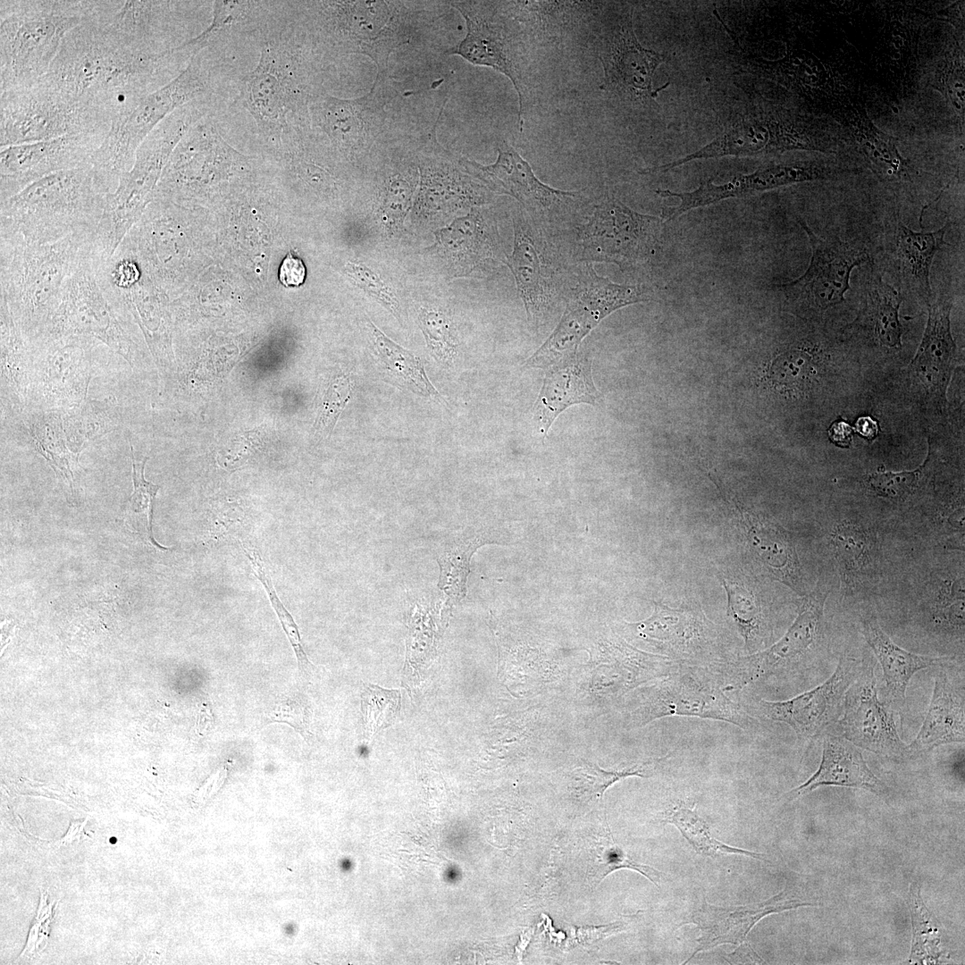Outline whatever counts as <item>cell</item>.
<instances>
[{
    "label": "cell",
    "mask_w": 965,
    "mask_h": 965,
    "mask_svg": "<svg viewBox=\"0 0 965 965\" xmlns=\"http://www.w3.org/2000/svg\"><path fill=\"white\" fill-rule=\"evenodd\" d=\"M188 59L191 57L182 50L157 55L138 53L86 21L67 33L41 79L113 123L167 84L164 76L172 68L186 67L183 62Z\"/></svg>",
    "instance_id": "obj_1"
},
{
    "label": "cell",
    "mask_w": 965,
    "mask_h": 965,
    "mask_svg": "<svg viewBox=\"0 0 965 965\" xmlns=\"http://www.w3.org/2000/svg\"><path fill=\"white\" fill-rule=\"evenodd\" d=\"M464 17L465 38L449 49L470 63L491 68L509 79L519 103L518 128L538 99L543 19L536 2L448 1ZM543 47V46H541Z\"/></svg>",
    "instance_id": "obj_2"
},
{
    "label": "cell",
    "mask_w": 965,
    "mask_h": 965,
    "mask_svg": "<svg viewBox=\"0 0 965 965\" xmlns=\"http://www.w3.org/2000/svg\"><path fill=\"white\" fill-rule=\"evenodd\" d=\"M95 232L36 245L1 239V298L29 343L46 331L67 280L93 254Z\"/></svg>",
    "instance_id": "obj_3"
},
{
    "label": "cell",
    "mask_w": 965,
    "mask_h": 965,
    "mask_svg": "<svg viewBox=\"0 0 965 965\" xmlns=\"http://www.w3.org/2000/svg\"><path fill=\"white\" fill-rule=\"evenodd\" d=\"M107 194L91 163L49 174L0 201L1 239L43 245L95 232Z\"/></svg>",
    "instance_id": "obj_4"
},
{
    "label": "cell",
    "mask_w": 965,
    "mask_h": 965,
    "mask_svg": "<svg viewBox=\"0 0 965 965\" xmlns=\"http://www.w3.org/2000/svg\"><path fill=\"white\" fill-rule=\"evenodd\" d=\"M92 0L0 1V93L43 77L62 41L86 21Z\"/></svg>",
    "instance_id": "obj_5"
},
{
    "label": "cell",
    "mask_w": 965,
    "mask_h": 965,
    "mask_svg": "<svg viewBox=\"0 0 965 965\" xmlns=\"http://www.w3.org/2000/svg\"><path fill=\"white\" fill-rule=\"evenodd\" d=\"M321 38L341 54L368 56L377 75H388L389 57L410 43L421 29L428 6L420 1L312 2Z\"/></svg>",
    "instance_id": "obj_6"
},
{
    "label": "cell",
    "mask_w": 965,
    "mask_h": 965,
    "mask_svg": "<svg viewBox=\"0 0 965 965\" xmlns=\"http://www.w3.org/2000/svg\"><path fill=\"white\" fill-rule=\"evenodd\" d=\"M841 143L825 121L783 108H758L739 115L701 148L668 164L644 170L662 172L700 159L759 156L802 150L836 153Z\"/></svg>",
    "instance_id": "obj_7"
},
{
    "label": "cell",
    "mask_w": 965,
    "mask_h": 965,
    "mask_svg": "<svg viewBox=\"0 0 965 965\" xmlns=\"http://www.w3.org/2000/svg\"><path fill=\"white\" fill-rule=\"evenodd\" d=\"M133 326L137 327L102 279L92 254L67 280L59 306L38 339L92 338L134 367L140 355V340Z\"/></svg>",
    "instance_id": "obj_8"
},
{
    "label": "cell",
    "mask_w": 965,
    "mask_h": 965,
    "mask_svg": "<svg viewBox=\"0 0 965 965\" xmlns=\"http://www.w3.org/2000/svg\"><path fill=\"white\" fill-rule=\"evenodd\" d=\"M206 86V76L196 55L179 75L113 122L91 159L96 179L105 192L116 189L121 175L132 167L136 151L148 134L178 108L202 96Z\"/></svg>",
    "instance_id": "obj_9"
},
{
    "label": "cell",
    "mask_w": 965,
    "mask_h": 965,
    "mask_svg": "<svg viewBox=\"0 0 965 965\" xmlns=\"http://www.w3.org/2000/svg\"><path fill=\"white\" fill-rule=\"evenodd\" d=\"M591 23L590 42L603 69L600 88L608 96L631 106L656 104L659 92L670 83L655 88L653 77L668 57L639 42L633 10H602Z\"/></svg>",
    "instance_id": "obj_10"
},
{
    "label": "cell",
    "mask_w": 965,
    "mask_h": 965,
    "mask_svg": "<svg viewBox=\"0 0 965 965\" xmlns=\"http://www.w3.org/2000/svg\"><path fill=\"white\" fill-rule=\"evenodd\" d=\"M667 717L718 720L746 732L753 731L758 724L746 708L726 694L709 667L687 666H680L642 690L628 724L641 727Z\"/></svg>",
    "instance_id": "obj_11"
},
{
    "label": "cell",
    "mask_w": 965,
    "mask_h": 965,
    "mask_svg": "<svg viewBox=\"0 0 965 965\" xmlns=\"http://www.w3.org/2000/svg\"><path fill=\"white\" fill-rule=\"evenodd\" d=\"M0 96V148L112 125L98 112L65 97L41 78Z\"/></svg>",
    "instance_id": "obj_12"
},
{
    "label": "cell",
    "mask_w": 965,
    "mask_h": 965,
    "mask_svg": "<svg viewBox=\"0 0 965 965\" xmlns=\"http://www.w3.org/2000/svg\"><path fill=\"white\" fill-rule=\"evenodd\" d=\"M99 343L83 336L42 338L30 342L33 367L25 410L63 414L85 401L94 351Z\"/></svg>",
    "instance_id": "obj_13"
},
{
    "label": "cell",
    "mask_w": 965,
    "mask_h": 965,
    "mask_svg": "<svg viewBox=\"0 0 965 965\" xmlns=\"http://www.w3.org/2000/svg\"><path fill=\"white\" fill-rule=\"evenodd\" d=\"M646 300L645 290L640 286L615 283L600 276L590 264L573 290L557 328L524 365L547 369L575 357L582 340L602 319L621 307Z\"/></svg>",
    "instance_id": "obj_14"
},
{
    "label": "cell",
    "mask_w": 965,
    "mask_h": 965,
    "mask_svg": "<svg viewBox=\"0 0 965 965\" xmlns=\"http://www.w3.org/2000/svg\"><path fill=\"white\" fill-rule=\"evenodd\" d=\"M825 600V593L807 596L787 632L770 647L713 666L724 690L732 692L798 674L800 664L821 640Z\"/></svg>",
    "instance_id": "obj_15"
},
{
    "label": "cell",
    "mask_w": 965,
    "mask_h": 965,
    "mask_svg": "<svg viewBox=\"0 0 965 965\" xmlns=\"http://www.w3.org/2000/svg\"><path fill=\"white\" fill-rule=\"evenodd\" d=\"M661 220L639 214L613 197H604L583 230V258L630 267L648 259L658 244Z\"/></svg>",
    "instance_id": "obj_16"
},
{
    "label": "cell",
    "mask_w": 965,
    "mask_h": 965,
    "mask_svg": "<svg viewBox=\"0 0 965 965\" xmlns=\"http://www.w3.org/2000/svg\"><path fill=\"white\" fill-rule=\"evenodd\" d=\"M389 76L377 75L363 96L343 99L328 94L309 95L312 123L338 149L355 154L370 149L382 139L389 125V93L383 86Z\"/></svg>",
    "instance_id": "obj_17"
},
{
    "label": "cell",
    "mask_w": 965,
    "mask_h": 965,
    "mask_svg": "<svg viewBox=\"0 0 965 965\" xmlns=\"http://www.w3.org/2000/svg\"><path fill=\"white\" fill-rule=\"evenodd\" d=\"M109 130L110 128H101L45 141L2 147L0 201L14 196L49 174L91 163Z\"/></svg>",
    "instance_id": "obj_18"
},
{
    "label": "cell",
    "mask_w": 965,
    "mask_h": 965,
    "mask_svg": "<svg viewBox=\"0 0 965 965\" xmlns=\"http://www.w3.org/2000/svg\"><path fill=\"white\" fill-rule=\"evenodd\" d=\"M98 271L116 299L143 334L161 370L171 366L164 314L152 283L138 261L119 246L106 260H98Z\"/></svg>",
    "instance_id": "obj_19"
},
{
    "label": "cell",
    "mask_w": 965,
    "mask_h": 965,
    "mask_svg": "<svg viewBox=\"0 0 965 965\" xmlns=\"http://www.w3.org/2000/svg\"><path fill=\"white\" fill-rule=\"evenodd\" d=\"M836 174V168L824 162H785L761 166L751 173L738 174L723 184H715L713 179H709L692 191L657 189L656 193L662 197L679 199L677 206L662 211V218L670 221L690 210L728 198L746 197L796 183L825 180Z\"/></svg>",
    "instance_id": "obj_20"
},
{
    "label": "cell",
    "mask_w": 965,
    "mask_h": 965,
    "mask_svg": "<svg viewBox=\"0 0 965 965\" xmlns=\"http://www.w3.org/2000/svg\"><path fill=\"white\" fill-rule=\"evenodd\" d=\"M860 669L854 659L842 657L821 684L785 701L759 699L746 709L753 717L786 724L801 741L810 740L841 715L845 693Z\"/></svg>",
    "instance_id": "obj_21"
},
{
    "label": "cell",
    "mask_w": 965,
    "mask_h": 965,
    "mask_svg": "<svg viewBox=\"0 0 965 965\" xmlns=\"http://www.w3.org/2000/svg\"><path fill=\"white\" fill-rule=\"evenodd\" d=\"M838 726L841 735L859 748L891 759L910 757L891 708L879 698L872 667L861 668L849 686Z\"/></svg>",
    "instance_id": "obj_22"
},
{
    "label": "cell",
    "mask_w": 965,
    "mask_h": 965,
    "mask_svg": "<svg viewBox=\"0 0 965 965\" xmlns=\"http://www.w3.org/2000/svg\"><path fill=\"white\" fill-rule=\"evenodd\" d=\"M247 109L260 131L280 140L289 127L290 113L306 102L282 52L273 43L264 45L258 63L243 82Z\"/></svg>",
    "instance_id": "obj_23"
},
{
    "label": "cell",
    "mask_w": 965,
    "mask_h": 965,
    "mask_svg": "<svg viewBox=\"0 0 965 965\" xmlns=\"http://www.w3.org/2000/svg\"><path fill=\"white\" fill-rule=\"evenodd\" d=\"M808 235L811 258L805 273L799 278L780 285L788 298L827 309L842 303L850 288L852 270L869 260L868 253L839 239L817 235L800 221Z\"/></svg>",
    "instance_id": "obj_24"
},
{
    "label": "cell",
    "mask_w": 965,
    "mask_h": 965,
    "mask_svg": "<svg viewBox=\"0 0 965 965\" xmlns=\"http://www.w3.org/2000/svg\"><path fill=\"white\" fill-rule=\"evenodd\" d=\"M494 164L482 165L466 157L460 162L466 171L482 180L492 190L516 198L530 212L544 214L574 204L580 192L564 191L541 182L529 163L508 142L497 147Z\"/></svg>",
    "instance_id": "obj_25"
},
{
    "label": "cell",
    "mask_w": 965,
    "mask_h": 965,
    "mask_svg": "<svg viewBox=\"0 0 965 965\" xmlns=\"http://www.w3.org/2000/svg\"><path fill=\"white\" fill-rule=\"evenodd\" d=\"M635 635L680 666L709 667L723 661L710 650L712 631L697 614L657 605L646 620L629 625Z\"/></svg>",
    "instance_id": "obj_26"
},
{
    "label": "cell",
    "mask_w": 965,
    "mask_h": 965,
    "mask_svg": "<svg viewBox=\"0 0 965 965\" xmlns=\"http://www.w3.org/2000/svg\"><path fill=\"white\" fill-rule=\"evenodd\" d=\"M812 905L815 904L794 898L786 890L764 902L748 905L718 906L704 901L690 914L689 919L682 923L694 924L701 931L695 950L684 963H687L696 954L721 944L739 946L744 944L754 926L769 914Z\"/></svg>",
    "instance_id": "obj_27"
},
{
    "label": "cell",
    "mask_w": 965,
    "mask_h": 965,
    "mask_svg": "<svg viewBox=\"0 0 965 965\" xmlns=\"http://www.w3.org/2000/svg\"><path fill=\"white\" fill-rule=\"evenodd\" d=\"M521 215L514 221V248L508 256L528 320L537 323L550 307L555 295L554 273L542 245Z\"/></svg>",
    "instance_id": "obj_28"
},
{
    "label": "cell",
    "mask_w": 965,
    "mask_h": 965,
    "mask_svg": "<svg viewBox=\"0 0 965 965\" xmlns=\"http://www.w3.org/2000/svg\"><path fill=\"white\" fill-rule=\"evenodd\" d=\"M599 399L591 361L584 355L578 353L545 369L543 384L533 407L543 440L566 408L581 403L595 405Z\"/></svg>",
    "instance_id": "obj_29"
},
{
    "label": "cell",
    "mask_w": 965,
    "mask_h": 965,
    "mask_svg": "<svg viewBox=\"0 0 965 965\" xmlns=\"http://www.w3.org/2000/svg\"><path fill=\"white\" fill-rule=\"evenodd\" d=\"M863 789L877 795L887 792L885 785L870 770L859 747L842 735L824 734L822 757L817 771L785 796L793 800L820 786Z\"/></svg>",
    "instance_id": "obj_30"
},
{
    "label": "cell",
    "mask_w": 965,
    "mask_h": 965,
    "mask_svg": "<svg viewBox=\"0 0 965 965\" xmlns=\"http://www.w3.org/2000/svg\"><path fill=\"white\" fill-rule=\"evenodd\" d=\"M964 696L951 682L947 674L939 671L934 677L930 703L921 727L913 741L907 744L910 757L950 743L965 740Z\"/></svg>",
    "instance_id": "obj_31"
},
{
    "label": "cell",
    "mask_w": 965,
    "mask_h": 965,
    "mask_svg": "<svg viewBox=\"0 0 965 965\" xmlns=\"http://www.w3.org/2000/svg\"><path fill=\"white\" fill-rule=\"evenodd\" d=\"M952 302L936 301L928 306V318L910 369L933 391L944 396L956 357L951 332Z\"/></svg>",
    "instance_id": "obj_32"
},
{
    "label": "cell",
    "mask_w": 965,
    "mask_h": 965,
    "mask_svg": "<svg viewBox=\"0 0 965 965\" xmlns=\"http://www.w3.org/2000/svg\"><path fill=\"white\" fill-rule=\"evenodd\" d=\"M0 304L2 413L16 416L28 405L33 357L29 343L16 325L2 298Z\"/></svg>",
    "instance_id": "obj_33"
},
{
    "label": "cell",
    "mask_w": 965,
    "mask_h": 965,
    "mask_svg": "<svg viewBox=\"0 0 965 965\" xmlns=\"http://www.w3.org/2000/svg\"><path fill=\"white\" fill-rule=\"evenodd\" d=\"M861 634L881 666L885 696L896 706L905 703L908 684L917 672L947 659L915 654L901 648L885 633L874 615L862 620Z\"/></svg>",
    "instance_id": "obj_34"
},
{
    "label": "cell",
    "mask_w": 965,
    "mask_h": 965,
    "mask_svg": "<svg viewBox=\"0 0 965 965\" xmlns=\"http://www.w3.org/2000/svg\"><path fill=\"white\" fill-rule=\"evenodd\" d=\"M16 417L19 421V431L27 443L48 462L73 493L72 465L78 463L79 457L68 447L63 425V413L24 410Z\"/></svg>",
    "instance_id": "obj_35"
},
{
    "label": "cell",
    "mask_w": 965,
    "mask_h": 965,
    "mask_svg": "<svg viewBox=\"0 0 965 965\" xmlns=\"http://www.w3.org/2000/svg\"><path fill=\"white\" fill-rule=\"evenodd\" d=\"M842 119L862 155L876 172L885 179H910L914 172L899 151L896 139L878 129L865 111L850 106Z\"/></svg>",
    "instance_id": "obj_36"
},
{
    "label": "cell",
    "mask_w": 965,
    "mask_h": 965,
    "mask_svg": "<svg viewBox=\"0 0 965 965\" xmlns=\"http://www.w3.org/2000/svg\"><path fill=\"white\" fill-rule=\"evenodd\" d=\"M122 415L116 399H87L63 414V425L70 450L80 457L88 443L118 430Z\"/></svg>",
    "instance_id": "obj_37"
},
{
    "label": "cell",
    "mask_w": 965,
    "mask_h": 965,
    "mask_svg": "<svg viewBox=\"0 0 965 965\" xmlns=\"http://www.w3.org/2000/svg\"><path fill=\"white\" fill-rule=\"evenodd\" d=\"M946 225L937 231H915L902 222L896 230V256L903 274L927 298L930 297V270L936 253L945 244Z\"/></svg>",
    "instance_id": "obj_38"
},
{
    "label": "cell",
    "mask_w": 965,
    "mask_h": 965,
    "mask_svg": "<svg viewBox=\"0 0 965 965\" xmlns=\"http://www.w3.org/2000/svg\"><path fill=\"white\" fill-rule=\"evenodd\" d=\"M743 522L748 528L750 545L768 570L798 590L799 562L789 540L777 529L760 521H753L748 516Z\"/></svg>",
    "instance_id": "obj_39"
},
{
    "label": "cell",
    "mask_w": 965,
    "mask_h": 965,
    "mask_svg": "<svg viewBox=\"0 0 965 965\" xmlns=\"http://www.w3.org/2000/svg\"><path fill=\"white\" fill-rule=\"evenodd\" d=\"M696 802L690 799L673 801L664 812L662 821L674 825L701 855L716 858L722 854H738L767 860L764 854L727 845L710 834L705 820L695 811Z\"/></svg>",
    "instance_id": "obj_40"
},
{
    "label": "cell",
    "mask_w": 965,
    "mask_h": 965,
    "mask_svg": "<svg viewBox=\"0 0 965 965\" xmlns=\"http://www.w3.org/2000/svg\"><path fill=\"white\" fill-rule=\"evenodd\" d=\"M369 331L374 348L384 370L399 384L424 397L439 393L428 379L421 360L409 350L398 345L369 322Z\"/></svg>",
    "instance_id": "obj_41"
},
{
    "label": "cell",
    "mask_w": 965,
    "mask_h": 965,
    "mask_svg": "<svg viewBox=\"0 0 965 965\" xmlns=\"http://www.w3.org/2000/svg\"><path fill=\"white\" fill-rule=\"evenodd\" d=\"M130 448L133 491L124 504V521L128 527L146 542L159 550H166L168 548L160 545L152 532L154 504L160 486L145 478V466L148 457L136 458L130 441Z\"/></svg>",
    "instance_id": "obj_42"
},
{
    "label": "cell",
    "mask_w": 965,
    "mask_h": 965,
    "mask_svg": "<svg viewBox=\"0 0 965 965\" xmlns=\"http://www.w3.org/2000/svg\"><path fill=\"white\" fill-rule=\"evenodd\" d=\"M483 542L478 536H458L449 539L439 549L436 558L440 566L438 586L448 600L458 601L466 595L471 557Z\"/></svg>",
    "instance_id": "obj_43"
},
{
    "label": "cell",
    "mask_w": 965,
    "mask_h": 965,
    "mask_svg": "<svg viewBox=\"0 0 965 965\" xmlns=\"http://www.w3.org/2000/svg\"><path fill=\"white\" fill-rule=\"evenodd\" d=\"M901 294L880 277L872 280L868 291V305L871 313L874 333L878 342L886 348H900L902 327L899 310Z\"/></svg>",
    "instance_id": "obj_44"
},
{
    "label": "cell",
    "mask_w": 965,
    "mask_h": 965,
    "mask_svg": "<svg viewBox=\"0 0 965 965\" xmlns=\"http://www.w3.org/2000/svg\"><path fill=\"white\" fill-rule=\"evenodd\" d=\"M727 595V614L743 638L747 650H752L763 632V616L755 596L740 584L723 580Z\"/></svg>",
    "instance_id": "obj_45"
},
{
    "label": "cell",
    "mask_w": 965,
    "mask_h": 965,
    "mask_svg": "<svg viewBox=\"0 0 965 965\" xmlns=\"http://www.w3.org/2000/svg\"><path fill=\"white\" fill-rule=\"evenodd\" d=\"M361 708L365 736L370 741L398 718L400 711V692L371 684L362 694Z\"/></svg>",
    "instance_id": "obj_46"
},
{
    "label": "cell",
    "mask_w": 965,
    "mask_h": 965,
    "mask_svg": "<svg viewBox=\"0 0 965 965\" xmlns=\"http://www.w3.org/2000/svg\"><path fill=\"white\" fill-rule=\"evenodd\" d=\"M352 393L349 377L341 370L332 373L314 424L315 435L325 439L332 432L336 423L346 407Z\"/></svg>",
    "instance_id": "obj_47"
},
{
    "label": "cell",
    "mask_w": 965,
    "mask_h": 965,
    "mask_svg": "<svg viewBox=\"0 0 965 965\" xmlns=\"http://www.w3.org/2000/svg\"><path fill=\"white\" fill-rule=\"evenodd\" d=\"M909 900L910 912L912 913L914 932L910 961H915L919 962L925 944L926 946H928L927 949L930 962L937 961V958L941 955L939 948V927L935 924L936 921L935 919L936 918H934L923 905L918 885H910Z\"/></svg>",
    "instance_id": "obj_48"
},
{
    "label": "cell",
    "mask_w": 965,
    "mask_h": 965,
    "mask_svg": "<svg viewBox=\"0 0 965 965\" xmlns=\"http://www.w3.org/2000/svg\"><path fill=\"white\" fill-rule=\"evenodd\" d=\"M964 70L963 49L957 47L944 57L936 75V87L946 98L962 126L965 113Z\"/></svg>",
    "instance_id": "obj_49"
},
{
    "label": "cell",
    "mask_w": 965,
    "mask_h": 965,
    "mask_svg": "<svg viewBox=\"0 0 965 965\" xmlns=\"http://www.w3.org/2000/svg\"><path fill=\"white\" fill-rule=\"evenodd\" d=\"M244 552L246 553L247 557L248 558V559H249V561L251 563V566L253 568L254 575L263 583V585H264V589H265V591L267 592V595H268V597L270 599L271 604H272L273 609L275 610V612L278 615V617H279V619L281 621V625L283 627V630H284L285 634H287V636H288V638H289V640H290V643H291V645H292V647L294 649V651L296 653V656H297V659H298V667H299L300 670L303 671V672L309 671L311 667H312V664L309 662V660H308V659H307V657H306V653H305V651H304V650L302 648V643H301L300 636H299V634H298V626H297L296 623L294 622L291 615L288 612V610L285 608V607L281 603V600L277 596V594L275 592V590L273 588V585L272 583V581H271L270 577L268 578V576H267V575H266V573H265V571L264 569V566H263V564H262L261 558H260L259 554L257 552L254 551V550L251 553L248 552L245 549H244Z\"/></svg>",
    "instance_id": "obj_50"
},
{
    "label": "cell",
    "mask_w": 965,
    "mask_h": 965,
    "mask_svg": "<svg viewBox=\"0 0 965 965\" xmlns=\"http://www.w3.org/2000/svg\"><path fill=\"white\" fill-rule=\"evenodd\" d=\"M595 877L600 882L614 870L627 868L639 872L653 884L659 885L660 873L653 868L637 863L613 839L612 835L603 840L597 851Z\"/></svg>",
    "instance_id": "obj_51"
},
{
    "label": "cell",
    "mask_w": 965,
    "mask_h": 965,
    "mask_svg": "<svg viewBox=\"0 0 965 965\" xmlns=\"http://www.w3.org/2000/svg\"><path fill=\"white\" fill-rule=\"evenodd\" d=\"M650 763L623 770L607 771L598 765L586 763L578 769L582 793L591 799H600L614 783L630 776H648Z\"/></svg>",
    "instance_id": "obj_52"
},
{
    "label": "cell",
    "mask_w": 965,
    "mask_h": 965,
    "mask_svg": "<svg viewBox=\"0 0 965 965\" xmlns=\"http://www.w3.org/2000/svg\"><path fill=\"white\" fill-rule=\"evenodd\" d=\"M247 2L214 1L213 3V21L200 34L180 45L189 50L193 55L198 54L206 46L215 38L219 32L238 21L248 8Z\"/></svg>",
    "instance_id": "obj_53"
},
{
    "label": "cell",
    "mask_w": 965,
    "mask_h": 965,
    "mask_svg": "<svg viewBox=\"0 0 965 965\" xmlns=\"http://www.w3.org/2000/svg\"><path fill=\"white\" fill-rule=\"evenodd\" d=\"M420 323L434 357L443 364L451 363L457 354V344L445 316L434 311H425L420 315Z\"/></svg>",
    "instance_id": "obj_54"
},
{
    "label": "cell",
    "mask_w": 965,
    "mask_h": 965,
    "mask_svg": "<svg viewBox=\"0 0 965 965\" xmlns=\"http://www.w3.org/2000/svg\"><path fill=\"white\" fill-rule=\"evenodd\" d=\"M775 380L785 385H804L815 373L812 356L802 350L780 355L772 366Z\"/></svg>",
    "instance_id": "obj_55"
},
{
    "label": "cell",
    "mask_w": 965,
    "mask_h": 965,
    "mask_svg": "<svg viewBox=\"0 0 965 965\" xmlns=\"http://www.w3.org/2000/svg\"><path fill=\"white\" fill-rule=\"evenodd\" d=\"M919 469L898 473L883 472L871 474L868 478L869 487L880 497L898 499L909 495L917 484Z\"/></svg>",
    "instance_id": "obj_56"
},
{
    "label": "cell",
    "mask_w": 965,
    "mask_h": 965,
    "mask_svg": "<svg viewBox=\"0 0 965 965\" xmlns=\"http://www.w3.org/2000/svg\"><path fill=\"white\" fill-rule=\"evenodd\" d=\"M861 533L852 528L843 526L835 534V542L838 555L845 564L854 567L863 553L864 542Z\"/></svg>",
    "instance_id": "obj_57"
},
{
    "label": "cell",
    "mask_w": 965,
    "mask_h": 965,
    "mask_svg": "<svg viewBox=\"0 0 965 965\" xmlns=\"http://www.w3.org/2000/svg\"><path fill=\"white\" fill-rule=\"evenodd\" d=\"M358 270V279L362 282L361 287L365 288L367 292L381 303H382L394 315L399 317V305L392 292L381 281L380 278L375 275L372 271L366 270V268L357 267Z\"/></svg>",
    "instance_id": "obj_58"
},
{
    "label": "cell",
    "mask_w": 965,
    "mask_h": 965,
    "mask_svg": "<svg viewBox=\"0 0 965 965\" xmlns=\"http://www.w3.org/2000/svg\"><path fill=\"white\" fill-rule=\"evenodd\" d=\"M306 279V267L301 259L288 254L279 269V280L286 287L299 286Z\"/></svg>",
    "instance_id": "obj_59"
},
{
    "label": "cell",
    "mask_w": 965,
    "mask_h": 965,
    "mask_svg": "<svg viewBox=\"0 0 965 965\" xmlns=\"http://www.w3.org/2000/svg\"><path fill=\"white\" fill-rule=\"evenodd\" d=\"M831 440L839 446L845 447L851 441L852 429L843 421L834 423L829 429Z\"/></svg>",
    "instance_id": "obj_60"
},
{
    "label": "cell",
    "mask_w": 965,
    "mask_h": 965,
    "mask_svg": "<svg viewBox=\"0 0 965 965\" xmlns=\"http://www.w3.org/2000/svg\"><path fill=\"white\" fill-rule=\"evenodd\" d=\"M856 429L862 436L870 439L877 434V425L870 417H861L857 421Z\"/></svg>",
    "instance_id": "obj_61"
}]
</instances>
